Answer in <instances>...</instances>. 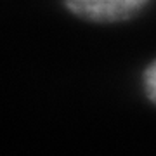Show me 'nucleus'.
I'll list each match as a JSON object with an SVG mask.
<instances>
[{"label":"nucleus","mask_w":156,"mask_h":156,"mask_svg":"<svg viewBox=\"0 0 156 156\" xmlns=\"http://www.w3.org/2000/svg\"><path fill=\"white\" fill-rule=\"evenodd\" d=\"M142 89L146 97L156 106V59H153L142 73Z\"/></svg>","instance_id":"f03ea898"},{"label":"nucleus","mask_w":156,"mask_h":156,"mask_svg":"<svg viewBox=\"0 0 156 156\" xmlns=\"http://www.w3.org/2000/svg\"><path fill=\"white\" fill-rule=\"evenodd\" d=\"M149 5L146 0H76L66 2V7L75 14L89 21L116 23L137 16Z\"/></svg>","instance_id":"f257e3e1"}]
</instances>
